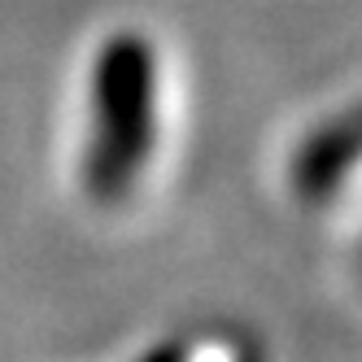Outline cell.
Wrapping results in <instances>:
<instances>
[{"label": "cell", "mask_w": 362, "mask_h": 362, "mask_svg": "<svg viewBox=\"0 0 362 362\" xmlns=\"http://www.w3.org/2000/svg\"><path fill=\"white\" fill-rule=\"evenodd\" d=\"M162 70L158 48L140 31H118L96 48L88 88L83 188L100 205H122L158 153Z\"/></svg>", "instance_id": "obj_1"}]
</instances>
